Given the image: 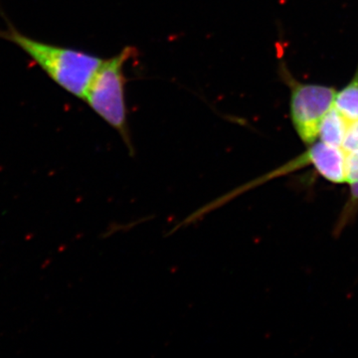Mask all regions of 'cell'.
I'll return each mask as SVG.
<instances>
[{
  "mask_svg": "<svg viewBox=\"0 0 358 358\" xmlns=\"http://www.w3.org/2000/svg\"><path fill=\"white\" fill-rule=\"evenodd\" d=\"M0 38L17 46L58 86L82 100L103 62L102 58L86 52L27 36L8 21L6 29L0 30Z\"/></svg>",
  "mask_w": 358,
  "mask_h": 358,
  "instance_id": "1",
  "label": "cell"
},
{
  "mask_svg": "<svg viewBox=\"0 0 358 358\" xmlns=\"http://www.w3.org/2000/svg\"><path fill=\"white\" fill-rule=\"evenodd\" d=\"M136 54L134 47H126L114 57L103 59L83 99L96 114L120 134L131 157L136 155V150L129 129L124 68Z\"/></svg>",
  "mask_w": 358,
  "mask_h": 358,
  "instance_id": "2",
  "label": "cell"
},
{
  "mask_svg": "<svg viewBox=\"0 0 358 358\" xmlns=\"http://www.w3.org/2000/svg\"><path fill=\"white\" fill-rule=\"evenodd\" d=\"M336 91L319 85L294 84L292 88L291 115L301 140L312 145L319 138L320 124L334 107Z\"/></svg>",
  "mask_w": 358,
  "mask_h": 358,
  "instance_id": "3",
  "label": "cell"
},
{
  "mask_svg": "<svg viewBox=\"0 0 358 358\" xmlns=\"http://www.w3.org/2000/svg\"><path fill=\"white\" fill-rule=\"evenodd\" d=\"M350 122L338 110L331 108L324 115L320 124L319 138L320 141L333 147H343L346 131Z\"/></svg>",
  "mask_w": 358,
  "mask_h": 358,
  "instance_id": "4",
  "label": "cell"
},
{
  "mask_svg": "<svg viewBox=\"0 0 358 358\" xmlns=\"http://www.w3.org/2000/svg\"><path fill=\"white\" fill-rule=\"evenodd\" d=\"M334 106L348 122L358 121V72L352 83L336 94Z\"/></svg>",
  "mask_w": 358,
  "mask_h": 358,
  "instance_id": "5",
  "label": "cell"
},
{
  "mask_svg": "<svg viewBox=\"0 0 358 358\" xmlns=\"http://www.w3.org/2000/svg\"><path fill=\"white\" fill-rule=\"evenodd\" d=\"M343 152L348 154L358 152V121L350 122L343 143Z\"/></svg>",
  "mask_w": 358,
  "mask_h": 358,
  "instance_id": "6",
  "label": "cell"
},
{
  "mask_svg": "<svg viewBox=\"0 0 358 358\" xmlns=\"http://www.w3.org/2000/svg\"><path fill=\"white\" fill-rule=\"evenodd\" d=\"M350 203H352V208H355L358 205V180L355 182L350 183Z\"/></svg>",
  "mask_w": 358,
  "mask_h": 358,
  "instance_id": "7",
  "label": "cell"
}]
</instances>
